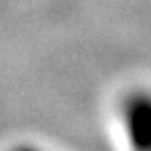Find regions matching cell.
I'll use <instances>...</instances> for the list:
<instances>
[{
    "label": "cell",
    "mask_w": 151,
    "mask_h": 151,
    "mask_svg": "<svg viewBox=\"0 0 151 151\" xmlns=\"http://www.w3.org/2000/svg\"><path fill=\"white\" fill-rule=\"evenodd\" d=\"M123 119L131 151H151V93L137 91L129 95Z\"/></svg>",
    "instance_id": "cell-1"
},
{
    "label": "cell",
    "mask_w": 151,
    "mask_h": 151,
    "mask_svg": "<svg viewBox=\"0 0 151 151\" xmlns=\"http://www.w3.org/2000/svg\"><path fill=\"white\" fill-rule=\"evenodd\" d=\"M16 151H36V149H32V147H18Z\"/></svg>",
    "instance_id": "cell-2"
}]
</instances>
